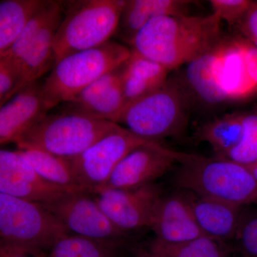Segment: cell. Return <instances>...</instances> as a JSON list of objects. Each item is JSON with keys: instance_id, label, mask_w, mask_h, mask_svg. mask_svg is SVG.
Returning a JSON list of instances; mask_svg holds the SVG:
<instances>
[{"instance_id": "6da1fadb", "label": "cell", "mask_w": 257, "mask_h": 257, "mask_svg": "<svg viewBox=\"0 0 257 257\" xmlns=\"http://www.w3.org/2000/svg\"><path fill=\"white\" fill-rule=\"evenodd\" d=\"M221 20L207 16H160L145 25L131 50L169 71L188 64L222 40Z\"/></svg>"}, {"instance_id": "7a4b0ae2", "label": "cell", "mask_w": 257, "mask_h": 257, "mask_svg": "<svg viewBox=\"0 0 257 257\" xmlns=\"http://www.w3.org/2000/svg\"><path fill=\"white\" fill-rule=\"evenodd\" d=\"M178 163L175 183L185 192L239 207L257 202V182L246 165L184 152Z\"/></svg>"}, {"instance_id": "3957f363", "label": "cell", "mask_w": 257, "mask_h": 257, "mask_svg": "<svg viewBox=\"0 0 257 257\" xmlns=\"http://www.w3.org/2000/svg\"><path fill=\"white\" fill-rule=\"evenodd\" d=\"M119 126L62 106L56 112H49L24 134L16 145L18 150L34 149L64 159L72 158Z\"/></svg>"}, {"instance_id": "277c9868", "label": "cell", "mask_w": 257, "mask_h": 257, "mask_svg": "<svg viewBox=\"0 0 257 257\" xmlns=\"http://www.w3.org/2000/svg\"><path fill=\"white\" fill-rule=\"evenodd\" d=\"M131 50L115 41L81 51L55 63L43 82L45 104L50 109L68 102L89 84L118 68L130 58Z\"/></svg>"}, {"instance_id": "5b68a950", "label": "cell", "mask_w": 257, "mask_h": 257, "mask_svg": "<svg viewBox=\"0 0 257 257\" xmlns=\"http://www.w3.org/2000/svg\"><path fill=\"white\" fill-rule=\"evenodd\" d=\"M125 3L126 0L67 2L65 17L54 40L55 63L67 56L109 42L116 32Z\"/></svg>"}, {"instance_id": "8992f818", "label": "cell", "mask_w": 257, "mask_h": 257, "mask_svg": "<svg viewBox=\"0 0 257 257\" xmlns=\"http://www.w3.org/2000/svg\"><path fill=\"white\" fill-rule=\"evenodd\" d=\"M69 234L44 204L0 193V244L42 257Z\"/></svg>"}, {"instance_id": "52a82bcc", "label": "cell", "mask_w": 257, "mask_h": 257, "mask_svg": "<svg viewBox=\"0 0 257 257\" xmlns=\"http://www.w3.org/2000/svg\"><path fill=\"white\" fill-rule=\"evenodd\" d=\"M188 100L181 84L168 79L157 90L125 107L117 124L150 141L175 137L187 124Z\"/></svg>"}, {"instance_id": "ba28073f", "label": "cell", "mask_w": 257, "mask_h": 257, "mask_svg": "<svg viewBox=\"0 0 257 257\" xmlns=\"http://www.w3.org/2000/svg\"><path fill=\"white\" fill-rule=\"evenodd\" d=\"M147 141L150 140L120 126L80 155L67 160L79 187L95 194L108 182L121 161Z\"/></svg>"}, {"instance_id": "9c48e42d", "label": "cell", "mask_w": 257, "mask_h": 257, "mask_svg": "<svg viewBox=\"0 0 257 257\" xmlns=\"http://www.w3.org/2000/svg\"><path fill=\"white\" fill-rule=\"evenodd\" d=\"M45 206L69 234L124 246L128 235L116 228L87 191L66 192Z\"/></svg>"}, {"instance_id": "30bf717a", "label": "cell", "mask_w": 257, "mask_h": 257, "mask_svg": "<svg viewBox=\"0 0 257 257\" xmlns=\"http://www.w3.org/2000/svg\"><path fill=\"white\" fill-rule=\"evenodd\" d=\"M94 194L113 224L125 234L151 228L163 194L156 183L134 189H106Z\"/></svg>"}, {"instance_id": "8fae6325", "label": "cell", "mask_w": 257, "mask_h": 257, "mask_svg": "<svg viewBox=\"0 0 257 257\" xmlns=\"http://www.w3.org/2000/svg\"><path fill=\"white\" fill-rule=\"evenodd\" d=\"M179 154L159 142L147 141L121 161L108 182L96 193L106 189H138L155 183L178 163Z\"/></svg>"}, {"instance_id": "7c38bea8", "label": "cell", "mask_w": 257, "mask_h": 257, "mask_svg": "<svg viewBox=\"0 0 257 257\" xmlns=\"http://www.w3.org/2000/svg\"><path fill=\"white\" fill-rule=\"evenodd\" d=\"M212 69L222 104L245 100L256 94L245 59L243 37L222 38L214 46Z\"/></svg>"}, {"instance_id": "4fadbf2b", "label": "cell", "mask_w": 257, "mask_h": 257, "mask_svg": "<svg viewBox=\"0 0 257 257\" xmlns=\"http://www.w3.org/2000/svg\"><path fill=\"white\" fill-rule=\"evenodd\" d=\"M72 192L47 182L17 151H0V193L45 204Z\"/></svg>"}, {"instance_id": "5bb4252c", "label": "cell", "mask_w": 257, "mask_h": 257, "mask_svg": "<svg viewBox=\"0 0 257 257\" xmlns=\"http://www.w3.org/2000/svg\"><path fill=\"white\" fill-rule=\"evenodd\" d=\"M43 82H32L15 94L0 109V144L17 143L41 121L50 109L45 104Z\"/></svg>"}, {"instance_id": "9a60e30c", "label": "cell", "mask_w": 257, "mask_h": 257, "mask_svg": "<svg viewBox=\"0 0 257 257\" xmlns=\"http://www.w3.org/2000/svg\"><path fill=\"white\" fill-rule=\"evenodd\" d=\"M122 64L89 84L62 106L117 124L124 107L121 82Z\"/></svg>"}, {"instance_id": "2e32d148", "label": "cell", "mask_w": 257, "mask_h": 257, "mask_svg": "<svg viewBox=\"0 0 257 257\" xmlns=\"http://www.w3.org/2000/svg\"><path fill=\"white\" fill-rule=\"evenodd\" d=\"M150 229L155 232V239L169 244L204 236L194 218L186 193L162 197Z\"/></svg>"}, {"instance_id": "e0dca14e", "label": "cell", "mask_w": 257, "mask_h": 257, "mask_svg": "<svg viewBox=\"0 0 257 257\" xmlns=\"http://www.w3.org/2000/svg\"><path fill=\"white\" fill-rule=\"evenodd\" d=\"M186 195L203 235L222 243L236 237L242 214L241 207L191 192Z\"/></svg>"}, {"instance_id": "ac0fdd59", "label": "cell", "mask_w": 257, "mask_h": 257, "mask_svg": "<svg viewBox=\"0 0 257 257\" xmlns=\"http://www.w3.org/2000/svg\"><path fill=\"white\" fill-rule=\"evenodd\" d=\"M192 1L186 0H126L114 36L132 46L135 37L153 19L187 15Z\"/></svg>"}, {"instance_id": "d6986e66", "label": "cell", "mask_w": 257, "mask_h": 257, "mask_svg": "<svg viewBox=\"0 0 257 257\" xmlns=\"http://www.w3.org/2000/svg\"><path fill=\"white\" fill-rule=\"evenodd\" d=\"M169 73L170 71L163 66L131 50L130 58L121 66L124 109L162 87L169 79Z\"/></svg>"}, {"instance_id": "ffe728a7", "label": "cell", "mask_w": 257, "mask_h": 257, "mask_svg": "<svg viewBox=\"0 0 257 257\" xmlns=\"http://www.w3.org/2000/svg\"><path fill=\"white\" fill-rule=\"evenodd\" d=\"M62 19V12L47 24L25 55L15 62L18 65L20 76L13 96L24 87L39 80L41 76L55 66L54 40Z\"/></svg>"}, {"instance_id": "44dd1931", "label": "cell", "mask_w": 257, "mask_h": 257, "mask_svg": "<svg viewBox=\"0 0 257 257\" xmlns=\"http://www.w3.org/2000/svg\"><path fill=\"white\" fill-rule=\"evenodd\" d=\"M45 0H2L0 2V55L21 35Z\"/></svg>"}, {"instance_id": "7402d4cb", "label": "cell", "mask_w": 257, "mask_h": 257, "mask_svg": "<svg viewBox=\"0 0 257 257\" xmlns=\"http://www.w3.org/2000/svg\"><path fill=\"white\" fill-rule=\"evenodd\" d=\"M243 114L224 115L203 125L198 136L212 147L218 157H224L242 140Z\"/></svg>"}, {"instance_id": "603a6c76", "label": "cell", "mask_w": 257, "mask_h": 257, "mask_svg": "<svg viewBox=\"0 0 257 257\" xmlns=\"http://www.w3.org/2000/svg\"><path fill=\"white\" fill-rule=\"evenodd\" d=\"M42 178L69 192L84 190L79 187L68 160L34 149L18 150ZM85 191V190H84Z\"/></svg>"}, {"instance_id": "cb8c5ba5", "label": "cell", "mask_w": 257, "mask_h": 257, "mask_svg": "<svg viewBox=\"0 0 257 257\" xmlns=\"http://www.w3.org/2000/svg\"><path fill=\"white\" fill-rule=\"evenodd\" d=\"M223 243L206 236L175 244L155 239L145 251L151 257H227Z\"/></svg>"}, {"instance_id": "d4e9b609", "label": "cell", "mask_w": 257, "mask_h": 257, "mask_svg": "<svg viewBox=\"0 0 257 257\" xmlns=\"http://www.w3.org/2000/svg\"><path fill=\"white\" fill-rule=\"evenodd\" d=\"M124 246L69 234L55 243L49 257H121Z\"/></svg>"}, {"instance_id": "484cf974", "label": "cell", "mask_w": 257, "mask_h": 257, "mask_svg": "<svg viewBox=\"0 0 257 257\" xmlns=\"http://www.w3.org/2000/svg\"><path fill=\"white\" fill-rule=\"evenodd\" d=\"M62 5V2L45 0V3L33 15L13 46L3 55H0V58L8 59L13 62L20 60L47 24L56 15L63 11Z\"/></svg>"}, {"instance_id": "4316f807", "label": "cell", "mask_w": 257, "mask_h": 257, "mask_svg": "<svg viewBox=\"0 0 257 257\" xmlns=\"http://www.w3.org/2000/svg\"><path fill=\"white\" fill-rule=\"evenodd\" d=\"M243 133L242 140L237 147L224 157L243 165L257 161V114H243Z\"/></svg>"}, {"instance_id": "83f0119b", "label": "cell", "mask_w": 257, "mask_h": 257, "mask_svg": "<svg viewBox=\"0 0 257 257\" xmlns=\"http://www.w3.org/2000/svg\"><path fill=\"white\" fill-rule=\"evenodd\" d=\"M212 14L230 25H238L249 9L250 0H211Z\"/></svg>"}, {"instance_id": "f1b7e54d", "label": "cell", "mask_w": 257, "mask_h": 257, "mask_svg": "<svg viewBox=\"0 0 257 257\" xmlns=\"http://www.w3.org/2000/svg\"><path fill=\"white\" fill-rule=\"evenodd\" d=\"M235 238L246 257H257V212L246 215L241 214Z\"/></svg>"}, {"instance_id": "f546056e", "label": "cell", "mask_w": 257, "mask_h": 257, "mask_svg": "<svg viewBox=\"0 0 257 257\" xmlns=\"http://www.w3.org/2000/svg\"><path fill=\"white\" fill-rule=\"evenodd\" d=\"M19 76L18 64L8 59L0 58V105L13 97Z\"/></svg>"}, {"instance_id": "4dcf8cb0", "label": "cell", "mask_w": 257, "mask_h": 257, "mask_svg": "<svg viewBox=\"0 0 257 257\" xmlns=\"http://www.w3.org/2000/svg\"><path fill=\"white\" fill-rule=\"evenodd\" d=\"M243 38L252 42L257 38V1L253 2L242 20L238 24Z\"/></svg>"}, {"instance_id": "1f68e13d", "label": "cell", "mask_w": 257, "mask_h": 257, "mask_svg": "<svg viewBox=\"0 0 257 257\" xmlns=\"http://www.w3.org/2000/svg\"><path fill=\"white\" fill-rule=\"evenodd\" d=\"M243 48L250 77L257 87V47L243 38Z\"/></svg>"}, {"instance_id": "d6a6232c", "label": "cell", "mask_w": 257, "mask_h": 257, "mask_svg": "<svg viewBox=\"0 0 257 257\" xmlns=\"http://www.w3.org/2000/svg\"><path fill=\"white\" fill-rule=\"evenodd\" d=\"M30 256H34V255L21 248L0 244V257H30Z\"/></svg>"}, {"instance_id": "836d02e7", "label": "cell", "mask_w": 257, "mask_h": 257, "mask_svg": "<svg viewBox=\"0 0 257 257\" xmlns=\"http://www.w3.org/2000/svg\"><path fill=\"white\" fill-rule=\"evenodd\" d=\"M247 167L248 170L250 171L251 175H253V178L257 182V161L253 162V163L250 164V165H246Z\"/></svg>"}, {"instance_id": "e575fe53", "label": "cell", "mask_w": 257, "mask_h": 257, "mask_svg": "<svg viewBox=\"0 0 257 257\" xmlns=\"http://www.w3.org/2000/svg\"><path fill=\"white\" fill-rule=\"evenodd\" d=\"M137 257H151L145 251H141L138 253Z\"/></svg>"}, {"instance_id": "d590c367", "label": "cell", "mask_w": 257, "mask_h": 257, "mask_svg": "<svg viewBox=\"0 0 257 257\" xmlns=\"http://www.w3.org/2000/svg\"><path fill=\"white\" fill-rule=\"evenodd\" d=\"M251 42V43H252L253 45H255V46L257 47V38L255 39L254 40H253L252 42Z\"/></svg>"}]
</instances>
